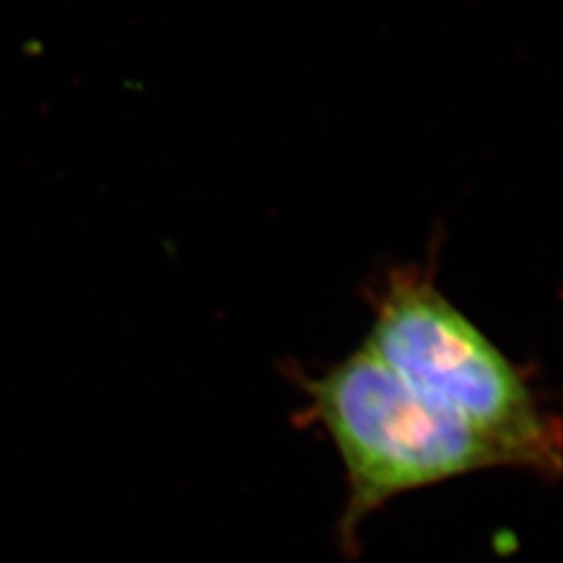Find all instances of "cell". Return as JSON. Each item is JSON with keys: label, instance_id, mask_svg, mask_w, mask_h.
I'll use <instances>...</instances> for the list:
<instances>
[{"label": "cell", "instance_id": "2", "mask_svg": "<svg viewBox=\"0 0 563 563\" xmlns=\"http://www.w3.org/2000/svg\"><path fill=\"white\" fill-rule=\"evenodd\" d=\"M402 380L499 444L514 467L558 474V426L522 372L418 267L393 274L363 342Z\"/></svg>", "mask_w": 563, "mask_h": 563}, {"label": "cell", "instance_id": "1", "mask_svg": "<svg viewBox=\"0 0 563 563\" xmlns=\"http://www.w3.org/2000/svg\"><path fill=\"white\" fill-rule=\"evenodd\" d=\"M307 397L344 465V543L374 509L402 493L511 465L499 444L402 380L365 344L309 380Z\"/></svg>", "mask_w": 563, "mask_h": 563}]
</instances>
